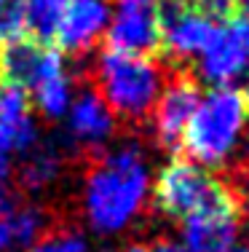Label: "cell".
<instances>
[{
	"label": "cell",
	"instance_id": "obj_1",
	"mask_svg": "<svg viewBox=\"0 0 249 252\" xmlns=\"http://www.w3.org/2000/svg\"><path fill=\"white\" fill-rule=\"evenodd\" d=\"M153 199V169L139 142L112 145L83 180L81 207L91 231L115 236L142 218Z\"/></svg>",
	"mask_w": 249,
	"mask_h": 252
},
{
	"label": "cell",
	"instance_id": "obj_2",
	"mask_svg": "<svg viewBox=\"0 0 249 252\" xmlns=\"http://www.w3.org/2000/svg\"><path fill=\"white\" fill-rule=\"evenodd\" d=\"M249 131V97L236 86L201 92L193 118L182 134L188 161L204 169H222L239 156Z\"/></svg>",
	"mask_w": 249,
	"mask_h": 252
},
{
	"label": "cell",
	"instance_id": "obj_3",
	"mask_svg": "<svg viewBox=\"0 0 249 252\" xmlns=\"http://www.w3.org/2000/svg\"><path fill=\"white\" fill-rule=\"evenodd\" d=\"M166 86L164 67L147 54H126L108 49L97 59V89L115 116L139 121L156 107Z\"/></svg>",
	"mask_w": 249,
	"mask_h": 252
},
{
	"label": "cell",
	"instance_id": "obj_4",
	"mask_svg": "<svg viewBox=\"0 0 249 252\" xmlns=\"http://www.w3.org/2000/svg\"><path fill=\"white\" fill-rule=\"evenodd\" d=\"M225 188L220 180L209 175V169L193 164L188 158H174L161 166L158 177L153 180V196L164 215L185 220L195 209L209 204Z\"/></svg>",
	"mask_w": 249,
	"mask_h": 252
},
{
	"label": "cell",
	"instance_id": "obj_5",
	"mask_svg": "<svg viewBox=\"0 0 249 252\" xmlns=\"http://www.w3.org/2000/svg\"><path fill=\"white\" fill-rule=\"evenodd\" d=\"M249 67V19L217 25L212 40L195 59V70L212 89L233 86Z\"/></svg>",
	"mask_w": 249,
	"mask_h": 252
},
{
	"label": "cell",
	"instance_id": "obj_6",
	"mask_svg": "<svg viewBox=\"0 0 249 252\" xmlns=\"http://www.w3.org/2000/svg\"><path fill=\"white\" fill-rule=\"evenodd\" d=\"M241 231V207L228 188L182 220V244L193 252H225Z\"/></svg>",
	"mask_w": 249,
	"mask_h": 252
},
{
	"label": "cell",
	"instance_id": "obj_7",
	"mask_svg": "<svg viewBox=\"0 0 249 252\" xmlns=\"http://www.w3.org/2000/svg\"><path fill=\"white\" fill-rule=\"evenodd\" d=\"M161 0H112L108 46L112 51L147 54L161 38Z\"/></svg>",
	"mask_w": 249,
	"mask_h": 252
},
{
	"label": "cell",
	"instance_id": "obj_8",
	"mask_svg": "<svg viewBox=\"0 0 249 252\" xmlns=\"http://www.w3.org/2000/svg\"><path fill=\"white\" fill-rule=\"evenodd\" d=\"M217 30V22L198 11L191 0H174L161 8V38L158 46L174 62H195Z\"/></svg>",
	"mask_w": 249,
	"mask_h": 252
},
{
	"label": "cell",
	"instance_id": "obj_9",
	"mask_svg": "<svg viewBox=\"0 0 249 252\" xmlns=\"http://www.w3.org/2000/svg\"><path fill=\"white\" fill-rule=\"evenodd\" d=\"M25 92L29 97V105L38 107V113L43 118H51V121L64 118L67 107L75 99V83H73V73L67 70L62 51L46 46L38 70L32 73Z\"/></svg>",
	"mask_w": 249,
	"mask_h": 252
},
{
	"label": "cell",
	"instance_id": "obj_10",
	"mask_svg": "<svg viewBox=\"0 0 249 252\" xmlns=\"http://www.w3.org/2000/svg\"><path fill=\"white\" fill-rule=\"evenodd\" d=\"M112 0H67L56 27V43L62 51L86 54L105 38L110 25Z\"/></svg>",
	"mask_w": 249,
	"mask_h": 252
},
{
	"label": "cell",
	"instance_id": "obj_11",
	"mask_svg": "<svg viewBox=\"0 0 249 252\" xmlns=\"http://www.w3.org/2000/svg\"><path fill=\"white\" fill-rule=\"evenodd\" d=\"M64 134L73 145L97 151L115 137V113L105 105L97 92L75 94L73 105L64 113Z\"/></svg>",
	"mask_w": 249,
	"mask_h": 252
},
{
	"label": "cell",
	"instance_id": "obj_12",
	"mask_svg": "<svg viewBox=\"0 0 249 252\" xmlns=\"http://www.w3.org/2000/svg\"><path fill=\"white\" fill-rule=\"evenodd\" d=\"M201 99L198 83L191 78H174L164 86L161 97L153 107V131H156L158 142L166 148H177L182 142L188 124L193 118V110Z\"/></svg>",
	"mask_w": 249,
	"mask_h": 252
},
{
	"label": "cell",
	"instance_id": "obj_13",
	"mask_svg": "<svg viewBox=\"0 0 249 252\" xmlns=\"http://www.w3.org/2000/svg\"><path fill=\"white\" fill-rule=\"evenodd\" d=\"M46 215L32 204H14L0 215V252H25L43 239Z\"/></svg>",
	"mask_w": 249,
	"mask_h": 252
},
{
	"label": "cell",
	"instance_id": "obj_14",
	"mask_svg": "<svg viewBox=\"0 0 249 252\" xmlns=\"http://www.w3.org/2000/svg\"><path fill=\"white\" fill-rule=\"evenodd\" d=\"M43 51H46L43 43H35L29 38L0 46V81L16 83V86L25 89L32 73L38 70Z\"/></svg>",
	"mask_w": 249,
	"mask_h": 252
},
{
	"label": "cell",
	"instance_id": "obj_15",
	"mask_svg": "<svg viewBox=\"0 0 249 252\" xmlns=\"http://www.w3.org/2000/svg\"><path fill=\"white\" fill-rule=\"evenodd\" d=\"M59 172H62V153L51 145H38L22 158V183L29 190H43L51 183H56Z\"/></svg>",
	"mask_w": 249,
	"mask_h": 252
},
{
	"label": "cell",
	"instance_id": "obj_16",
	"mask_svg": "<svg viewBox=\"0 0 249 252\" xmlns=\"http://www.w3.org/2000/svg\"><path fill=\"white\" fill-rule=\"evenodd\" d=\"M19 5H22V14H25L27 35H32L40 43H49L56 35L67 0H19Z\"/></svg>",
	"mask_w": 249,
	"mask_h": 252
},
{
	"label": "cell",
	"instance_id": "obj_17",
	"mask_svg": "<svg viewBox=\"0 0 249 252\" xmlns=\"http://www.w3.org/2000/svg\"><path fill=\"white\" fill-rule=\"evenodd\" d=\"M29 97L22 86L8 81H0V121H19V118L32 116L29 110Z\"/></svg>",
	"mask_w": 249,
	"mask_h": 252
},
{
	"label": "cell",
	"instance_id": "obj_18",
	"mask_svg": "<svg viewBox=\"0 0 249 252\" xmlns=\"http://www.w3.org/2000/svg\"><path fill=\"white\" fill-rule=\"evenodd\" d=\"M27 38V25H25V14H22L19 0H8L0 8V46L14 43V40Z\"/></svg>",
	"mask_w": 249,
	"mask_h": 252
},
{
	"label": "cell",
	"instance_id": "obj_19",
	"mask_svg": "<svg viewBox=\"0 0 249 252\" xmlns=\"http://www.w3.org/2000/svg\"><path fill=\"white\" fill-rule=\"evenodd\" d=\"M32 252H88V239L81 231H56L40 239Z\"/></svg>",
	"mask_w": 249,
	"mask_h": 252
},
{
	"label": "cell",
	"instance_id": "obj_20",
	"mask_svg": "<svg viewBox=\"0 0 249 252\" xmlns=\"http://www.w3.org/2000/svg\"><path fill=\"white\" fill-rule=\"evenodd\" d=\"M198 11H204L209 19H222V16L230 14V8H233V0H191Z\"/></svg>",
	"mask_w": 249,
	"mask_h": 252
},
{
	"label": "cell",
	"instance_id": "obj_21",
	"mask_svg": "<svg viewBox=\"0 0 249 252\" xmlns=\"http://www.w3.org/2000/svg\"><path fill=\"white\" fill-rule=\"evenodd\" d=\"M14 204H16V199H14V193H11V185L8 183H0V215L8 212Z\"/></svg>",
	"mask_w": 249,
	"mask_h": 252
},
{
	"label": "cell",
	"instance_id": "obj_22",
	"mask_svg": "<svg viewBox=\"0 0 249 252\" xmlns=\"http://www.w3.org/2000/svg\"><path fill=\"white\" fill-rule=\"evenodd\" d=\"M147 252H193V250H188L182 242H158L156 247Z\"/></svg>",
	"mask_w": 249,
	"mask_h": 252
},
{
	"label": "cell",
	"instance_id": "obj_23",
	"mask_svg": "<svg viewBox=\"0 0 249 252\" xmlns=\"http://www.w3.org/2000/svg\"><path fill=\"white\" fill-rule=\"evenodd\" d=\"M236 8H241V14H244V19H249V0H233Z\"/></svg>",
	"mask_w": 249,
	"mask_h": 252
},
{
	"label": "cell",
	"instance_id": "obj_24",
	"mask_svg": "<svg viewBox=\"0 0 249 252\" xmlns=\"http://www.w3.org/2000/svg\"><path fill=\"white\" fill-rule=\"evenodd\" d=\"M241 153H244V164H247V169H249V131H247V137H244V145H241Z\"/></svg>",
	"mask_w": 249,
	"mask_h": 252
},
{
	"label": "cell",
	"instance_id": "obj_25",
	"mask_svg": "<svg viewBox=\"0 0 249 252\" xmlns=\"http://www.w3.org/2000/svg\"><path fill=\"white\" fill-rule=\"evenodd\" d=\"M225 252H249V247H239V244H233V247L225 250Z\"/></svg>",
	"mask_w": 249,
	"mask_h": 252
},
{
	"label": "cell",
	"instance_id": "obj_26",
	"mask_svg": "<svg viewBox=\"0 0 249 252\" xmlns=\"http://www.w3.org/2000/svg\"><path fill=\"white\" fill-rule=\"evenodd\" d=\"M121 252H145L142 247H126V250H121Z\"/></svg>",
	"mask_w": 249,
	"mask_h": 252
},
{
	"label": "cell",
	"instance_id": "obj_27",
	"mask_svg": "<svg viewBox=\"0 0 249 252\" xmlns=\"http://www.w3.org/2000/svg\"><path fill=\"white\" fill-rule=\"evenodd\" d=\"M247 89H249V67H247ZM247 97H249V94H247Z\"/></svg>",
	"mask_w": 249,
	"mask_h": 252
}]
</instances>
